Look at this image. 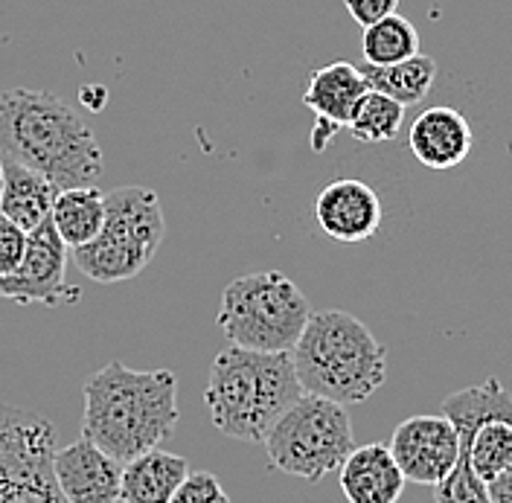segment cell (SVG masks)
Listing matches in <instances>:
<instances>
[{"label":"cell","mask_w":512,"mask_h":503,"mask_svg":"<svg viewBox=\"0 0 512 503\" xmlns=\"http://www.w3.org/2000/svg\"><path fill=\"white\" fill-rule=\"evenodd\" d=\"M178 428V378L172 370H131L108 361L85 381L82 437L120 466L160 448Z\"/></svg>","instance_id":"1"},{"label":"cell","mask_w":512,"mask_h":503,"mask_svg":"<svg viewBox=\"0 0 512 503\" xmlns=\"http://www.w3.org/2000/svg\"><path fill=\"white\" fill-rule=\"evenodd\" d=\"M0 158L24 163L59 189L94 187L105 169L99 140L79 111L30 88L0 94Z\"/></svg>","instance_id":"2"},{"label":"cell","mask_w":512,"mask_h":503,"mask_svg":"<svg viewBox=\"0 0 512 503\" xmlns=\"http://www.w3.org/2000/svg\"><path fill=\"white\" fill-rule=\"evenodd\" d=\"M303 396L291 352L222 349L210 364L204 405L216 431L242 442H262L271 425Z\"/></svg>","instance_id":"3"},{"label":"cell","mask_w":512,"mask_h":503,"mask_svg":"<svg viewBox=\"0 0 512 503\" xmlns=\"http://www.w3.org/2000/svg\"><path fill=\"white\" fill-rule=\"evenodd\" d=\"M303 393L338 405L367 402L387 378V349L350 312H315L291 349Z\"/></svg>","instance_id":"4"},{"label":"cell","mask_w":512,"mask_h":503,"mask_svg":"<svg viewBox=\"0 0 512 503\" xmlns=\"http://www.w3.org/2000/svg\"><path fill=\"white\" fill-rule=\"evenodd\" d=\"M166 236V219L155 189L117 187L105 195V221L94 242L73 248V265L94 283L134 280L152 265Z\"/></svg>","instance_id":"5"},{"label":"cell","mask_w":512,"mask_h":503,"mask_svg":"<svg viewBox=\"0 0 512 503\" xmlns=\"http://www.w3.org/2000/svg\"><path fill=\"white\" fill-rule=\"evenodd\" d=\"M312 317L306 294L280 271L236 277L224 288L219 326L230 346L291 352Z\"/></svg>","instance_id":"6"},{"label":"cell","mask_w":512,"mask_h":503,"mask_svg":"<svg viewBox=\"0 0 512 503\" xmlns=\"http://www.w3.org/2000/svg\"><path fill=\"white\" fill-rule=\"evenodd\" d=\"M262 442L277 472L309 483L338 472L355 448L347 408L315 393H303Z\"/></svg>","instance_id":"7"},{"label":"cell","mask_w":512,"mask_h":503,"mask_svg":"<svg viewBox=\"0 0 512 503\" xmlns=\"http://www.w3.org/2000/svg\"><path fill=\"white\" fill-rule=\"evenodd\" d=\"M53 451L56 431L41 413L0 405V503H67Z\"/></svg>","instance_id":"8"},{"label":"cell","mask_w":512,"mask_h":503,"mask_svg":"<svg viewBox=\"0 0 512 503\" xmlns=\"http://www.w3.org/2000/svg\"><path fill=\"white\" fill-rule=\"evenodd\" d=\"M67 262H70V253L62 236L56 233L53 221H41L35 230H30L27 253L18 271H12L9 277H0V297L18 306L41 303L50 309L76 303L82 291L67 285Z\"/></svg>","instance_id":"9"},{"label":"cell","mask_w":512,"mask_h":503,"mask_svg":"<svg viewBox=\"0 0 512 503\" xmlns=\"http://www.w3.org/2000/svg\"><path fill=\"white\" fill-rule=\"evenodd\" d=\"M387 448L405 480L419 486H437L460 457V437L443 413L411 416L396 425Z\"/></svg>","instance_id":"10"},{"label":"cell","mask_w":512,"mask_h":503,"mask_svg":"<svg viewBox=\"0 0 512 503\" xmlns=\"http://www.w3.org/2000/svg\"><path fill=\"white\" fill-rule=\"evenodd\" d=\"M315 219L329 239L358 245L379 233L384 221L382 198L358 178H338L320 189L315 198Z\"/></svg>","instance_id":"11"},{"label":"cell","mask_w":512,"mask_h":503,"mask_svg":"<svg viewBox=\"0 0 512 503\" xmlns=\"http://www.w3.org/2000/svg\"><path fill=\"white\" fill-rule=\"evenodd\" d=\"M367 94V82L352 62H332L318 67L303 91V105L318 117L312 128V146L323 152L329 140L347 128L358 99Z\"/></svg>","instance_id":"12"},{"label":"cell","mask_w":512,"mask_h":503,"mask_svg":"<svg viewBox=\"0 0 512 503\" xmlns=\"http://www.w3.org/2000/svg\"><path fill=\"white\" fill-rule=\"evenodd\" d=\"M53 474L67 503H120L123 466L85 437L53 451Z\"/></svg>","instance_id":"13"},{"label":"cell","mask_w":512,"mask_h":503,"mask_svg":"<svg viewBox=\"0 0 512 503\" xmlns=\"http://www.w3.org/2000/svg\"><path fill=\"white\" fill-rule=\"evenodd\" d=\"M408 146L425 169H454L469 158L475 146V131L457 108L434 105L411 123Z\"/></svg>","instance_id":"14"},{"label":"cell","mask_w":512,"mask_h":503,"mask_svg":"<svg viewBox=\"0 0 512 503\" xmlns=\"http://www.w3.org/2000/svg\"><path fill=\"white\" fill-rule=\"evenodd\" d=\"M338 477L341 492L350 503H399L408 483L387 442H367L352 448L338 469Z\"/></svg>","instance_id":"15"},{"label":"cell","mask_w":512,"mask_h":503,"mask_svg":"<svg viewBox=\"0 0 512 503\" xmlns=\"http://www.w3.org/2000/svg\"><path fill=\"white\" fill-rule=\"evenodd\" d=\"M3 160V192H0V216L15 221L27 233L35 230L41 221L50 219L53 201L59 187L44 178L41 172L27 169L24 163L9 158Z\"/></svg>","instance_id":"16"},{"label":"cell","mask_w":512,"mask_h":503,"mask_svg":"<svg viewBox=\"0 0 512 503\" xmlns=\"http://www.w3.org/2000/svg\"><path fill=\"white\" fill-rule=\"evenodd\" d=\"M190 474V463L163 448H152L123 463L120 501L123 503H169L175 489Z\"/></svg>","instance_id":"17"},{"label":"cell","mask_w":512,"mask_h":503,"mask_svg":"<svg viewBox=\"0 0 512 503\" xmlns=\"http://www.w3.org/2000/svg\"><path fill=\"white\" fill-rule=\"evenodd\" d=\"M50 221L56 227V233L62 236L67 251L82 248L88 242H94L102 230L105 221V195L96 187H70L59 189Z\"/></svg>","instance_id":"18"},{"label":"cell","mask_w":512,"mask_h":503,"mask_svg":"<svg viewBox=\"0 0 512 503\" xmlns=\"http://www.w3.org/2000/svg\"><path fill=\"white\" fill-rule=\"evenodd\" d=\"M367 88L379 91V94L396 99L399 105H419L425 96L431 94L434 82H437V62L431 56L416 53L411 59L387 67H376V64H361L358 67Z\"/></svg>","instance_id":"19"},{"label":"cell","mask_w":512,"mask_h":503,"mask_svg":"<svg viewBox=\"0 0 512 503\" xmlns=\"http://www.w3.org/2000/svg\"><path fill=\"white\" fill-rule=\"evenodd\" d=\"M460 457L475 469L483 483L512 469V422L486 419L472 431H460Z\"/></svg>","instance_id":"20"},{"label":"cell","mask_w":512,"mask_h":503,"mask_svg":"<svg viewBox=\"0 0 512 503\" xmlns=\"http://www.w3.org/2000/svg\"><path fill=\"white\" fill-rule=\"evenodd\" d=\"M416 53H419V32L399 12L384 15L379 21L367 24L364 32H361V56H364V64L387 67V64L405 62V59H411Z\"/></svg>","instance_id":"21"},{"label":"cell","mask_w":512,"mask_h":503,"mask_svg":"<svg viewBox=\"0 0 512 503\" xmlns=\"http://www.w3.org/2000/svg\"><path fill=\"white\" fill-rule=\"evenodd\" d=\"M402 123H405V105L367 88V94L358 99V105L352 111L347 131L358 143L376 146V143L393 140L402 131Z\"/></svg>","instance_id":"22"},{"label":"cell","mask_w":512,"mask_h":503,"mask_svg":"<svg viewBox=\"0 0 512 503\" xmlns=\"http://www.w3.org/2000/svg\"><path fill=\"white\" fill-rule=\"evenodd\" d=\"M437 503H489V489L480 480L475 469L466 463V457H457L454 469L434 486Z\"/></svg>","instance_id":"23"},{"label":"cell","mask_w":512,"mask_h":503,"mask_svg":"<svg viewBox=\"0 0 512 503\" xmlns=\"http://www.w3.org/2000/svg\"><path fill=\"white\" fill-rule=\"evenodd\" d=\"M169 503H230L219 477L210 472H190L175 489Z\"/></svg>","instance_id":"24"},{"label":"cell","mask_w":512,"mask_h":503,"mask_svg":"<svg viewBox=\"0 0 512 503\" xmlns=\"http://www.w3.org/2000/svg\"><path fill=\"white\" fill-rule=\"evenodd\" d=\"M27 242H30V233L24 227L0 216V277H9L12 271H18L27 253Z\"/></svg>","instance_id":"25"},{"label":"cell","mask_w":512,"mask_h":503,"mask_svg":"<svg viewBox=\"0 0 512 503\" xmlns=\"http://www.w3.org/2000/svg\"><path fill=\"white\" fill-rule=\"evenodd\" d=\"M350 12V18L355 24H361V30L373 21H379L384 15H393L399 0H341Z\"/></svg>","instance_id":"26"},{"label":"cell","mask_w":512,"mask_h":503,"mask_svg":"<svg viewBox=\"0 0 512 503\" xmlns=\"http://www.w3.org/2000/svg\"><path fill=\"white\" fill-rule=\"evenodd\" d=\"M486 489H489V503H512V469L489 480Z\"/></svg>","instance_id":"27"},{"label":"cell","mask_w":512,"mask_h":503,"mask_svg":"<svg viewBox=\"0 0 512 503\" xmlns=\"http://www.w3.org/2000/svg\"><path fill=\"white\" fill-rule=\"evenodd\" d=\"M0 192H3V160H0Z\"/></svg>","instance_id":"28"}]
</instances>
